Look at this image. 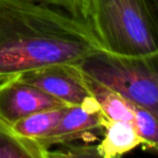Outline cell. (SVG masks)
I'll list each match as a JSON object with an SVG mask.
<instances>
[{
    "label": "cell",
    "instance_id": "obj_1",
    "mask_svg": "<svg viewBox=\"0 0 158 158\" xmlns=\"http://www.w3.org/2000/svg\"><path fill=\"white\" fill-rule=\"evenodd\" d=\"M106 52L83 23L32 0H0V83L58 64H80Z\"/></svg>",
    "mask_w": 158,
    "mask_h": 158
},
{
    "label": "cell",
    "instance_id": "obj_2",
    "mask_svg": "<svg viewBox=\"0 0 158 158\" xmlns=\"http://www.w3.org/2000/svg\"><path fill=\"white\" fill-rule=\"evenodd\" d=\"M79 66L84 74L158 116V52L143 56L97 52Z\"/></svg>",
    "mask_w": 158,
    "mask_h": 158
},
{
    "label": "cell",
    "instance_id": "obj_3",
    "mask_svg": "<svg viewBox=\"0 0 158 158\" xmlns=\"http://www.w3.org/2000/svg\"><path fill=\"white\" fill-rule=\"evenodd\" d=\"M100 21L109 53L143 56L158 52V32L144 0H100Z\"/></svg>",
    "mask_w": 158,
    "mask_h": 158
},
{
    "label": "cell",
    "instance_id": "obj_4",
    "mask_svg": "<svg viewBox=\"0 0 158 158\" xmlns=\"http://www.w3.org/2000/svg\"><path fill=\"white\" fill-rule=\"evenodd\" d=\"M106 116L93 96L82 103L69 106L57 126L39 144L45 150L73 143L77 140L89 142L96 139V131L103 130Z\"/></svg>",
    "mask_w": 158,
    "mask_h": 158
},
{
    "label": "cell",
    "instance_id": "obj_5",
    "mask_svg": "<svg viewBox=\"0 0 158 158\" xmlns=\"http://www.w3.org/2000/svg\"><path fill=\"white\" fill-rule=\"evenodd\" d=\"M19 77L67 106L80 104L92 96L79 64H53L23 73Z\"/></svg>",
    "mask_w": 158,
    "mask_h": 158
},
{
    "label": "cell",
    "instance_id": "obj_6",
    "mask_svg": "<svg viewBox=\"0 0 158 158\" xmlns=\"http://www.w3.org/2000/svg\"><path fill=\"white\" fill-rule=\"evenodd\" d=\"M64 106H69L19 77L0 83V121L6 125L39 111Z\"/></svg>",
    "mask_w": 158,
    "mask_h": 158
},
{
    "label": "cell",
    "instance_id": "obj_7",
    "mask_svg": "<svg viewBox=\"0 0 158 158\" xmlns=\"http://www.w3.org/2000/svg\"><path fill=\"white\" fill-rule=\"evenodd\" d=\"M143 144L132 122L106 119L103 139L97 144V150L103 158H118Z\"/></svg>",
    "mask_w": 158,
    "mask_h": 158
},
{
    "label": "cell",
    "instance_id": "obj_8",
    "mask_svg": "<svg viewBox=\"0 0 158 158\" xmlns=\"http://www.w3.org/2000/svg\"><path fill=\"white\" fill-rule=\"evenodd\" d=\"M56 8L86 25L109 53L100 21V0H32Z\"/></svg>",
    "mask_w": 158,
    "mask_h": 158
},
{
    "label": "cell",
    "instance_id": "obj_9",
    "mask_svg": "<svg viewBox=\"0 0 158 158\" xmlns=\"http://www.w3.org/2000/svg\"><path fill=\"white\" fill-rule=\"evenodd\" d=\"M83 75L90 95L98 102L106 119L124 122L133 121V113L131 110L130 102L126 98L108 86L93 80L84 73Z\"/></svg>",
    "mask_w": 158,
    "mask_h": 158
},
{
    "label": "cell",
    "instance_id": "obj_10",
    "mask_svg": "<svg viewBox=\"0 0 158 158\" xmlns=\"http://www.w3.org/2000/svg\"><path fill=\"white\" fill-rule=\"evenodd\" d=\"M66 108L39 111L8 126L15 135L39 143L57 126Z\"/></svg>",
    "mask_w": 158,
    "mask_h": 158
},
{
    "label": "cell",
    "instance_id": "obj_11",
    "mask_svg": "<svg viewBox=\"0 0 158 158\" xmlns=\"http://www.w3.org/2000/svg\"><path fill=\"white\" fill-rule=\"evenodd\" d=\"M48 151L38 142L15 135L0 121V158H48Z\"/></svg>",
    "mask_w": 158,
    "mask_h": 158
},
{
    "label": "cell",
    "instance_id": "obj_12",
    "mask_svg": "<svg viewBox=\"0 0 158 158\" xmlns=\"http://www.w3.org/2000/svg\"><path fill=\"white\" fill-rule=\"evenodd\" d=\"M130 106L133 113L132 123L143 140V144L158 153V116L132 102Z\"/></svg>",
    "mask_w": 158,
    "mask_h": 158
},
{
    "label": "cell",
    "instance_id": "obj_13",
    "mask_svg": "<svg viewBox=\"0 0 158 158\" xmlns=\"http://www.w3.org/2000/svg\"><path fill=\"white\" fill-rule=\"evenodd\" d=\"M48 158H103L99 154L97 145L89 143H69L58 148L48 151Z\"/></svg>",
    "mask_w": 158,
    "mask_h": 158
},
{
    "label": "cell",
    "instance_id": "obj_14",
    "mask_svg": "<svg viewBox=\"0 0 158 158\" xmlns=\"http://www.w3.org/2000/svg\"><path fill=\"white\" fill-rule=\"evenodd\" d=\"M144 4L151 21L158 32V0H144Z\"/></svg>",
    "mask_w": 158,
    "mask_h": 158
}]
</instances>
